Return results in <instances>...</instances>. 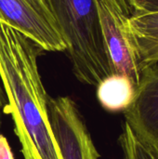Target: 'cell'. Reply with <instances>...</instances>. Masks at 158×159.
Here are the masks:
<instances>
[{"label":"cell","instance_id":"1","mask_svg":"<svg viewBox=\"0 0 158 159\" xmlns=\"http://www.w3.org/2000/svg\"><path fill=\"white\" fill-rule=\"evenodd\" d=\"M41 48L0 18V79L24 159H63L51 129Z\"/></svg>","mask_w":158,"mask_h":159},{"label":"cell","instance_id":"2","mask_svg":"<svg viewBox=\"0 0 158 159\" xmlns=\"http://www.w3.org/2000/svg\"><path fill=\"white\" fill-rule=\"evenodd\" d=\"M74 76L96 87L113 75L95 0H48Z\"/></svg>","mask_w":158,"mask_h":159},{"label":"cell","instance_id":"3","mask_svg":"<svg viewBox=\"0 0 158 159\" xmlns=\"http://www.w3.org/2000/svg\"><path fill=\"white\" fill-rule=\"evenodd\" d=\"M95 1L113 75L127 76L138 88L142 67L128 26L129 13L120 0Z\"/></svg>","mask_w":158,"mask_h":159},{"label":"cell","instance_id":"4","mask_svg":"<svg viewBox=\"0 0 158 159\" xmlns=\"http://www.w3.org/2000/svg\"><path fill=\"white\" fill-rule=\"evenodd\" d=\"M48 115L62 158L100 159L84 118L72 98H49Z\"/></svg>","mask_w":158,"mask_h":159},{"label":"cell","instance_id":"5","mask_svg":"<svg viewBox=\"0 0 158 159\" xmlns=\"http://www.w3.org/2000/svg\"><path fill=\"white\" fill-rule=\"evenodd\" d=\"M0 18L42 50L66 51V42L56 22L37 10L29 0H0Z\"/></svg>","mask_w":158,"mask_h":159},{"label":"cell","instance_id":"6","mask_svg":"<svg viewBox=\"0 0 158 159\" xmlns=\"http://www.w3.org/2000/svg\"><path fill=\"white\" fill-rule=\"evenodd\" d=\"M123 114L137 135L158 147V61L142 68L135 97Z\"/></svg>","mask_w":158,"mask_h":159},{"label":"cell","instance_id":"7","mask_svg":"<svg viewBox=\"0 0 158 159\" xmlns=\"http://www.w3.org/2000/svg\"><path fill=\"white\" fill-rule=\"evenodd\" d=\"M128 26L141 67L158 61V12L131 16Z\"/></svg>","mask_w":158,"mask_h":159},{"label":"cell","instance_id":"8","mask_svg":"<svg viewBox=\"0 0 158 159\" xmlns=\"http://www.w3.org/2000/svg\"><path fill=\"white\" fill-rule=\"evenodd\" d=\"M96 88L100 104L109 112H124L131 104L137 90L129 78L119 75L105 77Z\"/></svg>","mask_w":158,"mask_h":159},{"label":"cell","instance_id":"9","mask_svg":"<svg viewBox=\"0 0 158 159\" xmlns=\"http://www.w3.org/2000/svg\"><path fill=\"white\" fill-rule=\"evenodd\" d=\"M129 16L158 12V0H120Z\"/></svg>","mask_w":158,"mask_h":159},{"label":"cell","instance_id":"10","mask_svg":"<svg viewBox=\"0 0 158 159\" xmlns=\"http://www.w3.org/2000/svg\"><path fill=\"white\" fill-rule=\"evenodd\" d=\"M29 2L37 9L39 10L42 14H44L46 17H47L48 19L52 20L54 22L55 20H54V17L52 15V12H51V9H50V7H49V4H48V0H29ZM57 24V23H56Z\"/></svg>","mask_w":158,"mask_h":159},{"label":"cell","instance_id":"11","mask_svg":"<svg viewBox=\"0 0 158 159\" xmlns=\"http://www.w3.org/2000/svg\"><path fill=\"white\" fill-rule=\"evenodd\" d=\"M0 159H14L11 147L7 138L0 132Z\"/></svg>","mask_w":158,"mask_h":159},{"label":"cell","instance_id":"12","mask_svg":"<svg viewBox=\"0 0 158 159\" xmlns=\"http://www.w3.org/2000/svg\"><path fill=\"white\" fill-rule=\"evenodd\" d=\"M7 98H6V95H5V92L3 90V88L0 84V113L3 111H5V108L7 106Z\"/></svg>","mask_w":158,"mask_h":159}]
</instances>
